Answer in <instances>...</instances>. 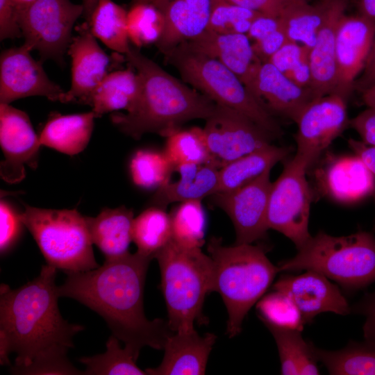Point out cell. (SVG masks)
<instances>
[{"label": "cell", "mask_w": 375, "mask_h": 375, "mask_svg": "<svg viewBox=\"0 0 375 375\" xmlns=\"http://www.w3.org/2000/svg\"><path fill=\"white\" fill-rule=\"evenodd\" d=\"M152 259L138 251H128L105 259L96 269L65 273L64 283L57 289L60 297L75 299L98 313L136 360L144 347L163 349L174 333L168 321H151L144 315V289Z\"/></svg>", "instance_id": "obj_1"}, {"label": "cell", "mask_w": 375, "mask_h": 375, "mask_svg": "<svg viewBox=\"0 0 375 375\" xmlns=\"http://www.w3.org/2000/svg\"><path fill=\"white\" fill-rule=\"evenodd\" d=\"M56 274L57 269L47 264L37 277L17 289L1 284L0 362L10 371L67 358L73 337L85 328L62 317Z\"/></svg>", "instance_id": "obj_2"}, {"label": "cell", "mask_w": 375, "mask_h": 375, "mask_svg": "<svg viewBox=\"0 0 375 375\" xmlns=\"http://www.w3.org/2000/svg\"><path fill=\"white\" fill-rule=\"evenodd\" d=\"M125 57L136 69L140 91L128 111L113 113L110 119L126 135L135 140L147 133L167 138L184 123L206 120L213 112L215 102L169 74L140 49L131 47Z\"/></svg>", "instance_id": "obj_3"}, {"label": "cell", "mask_w": 375, "mask_h": 375, "mask_svg": "<svg viewBox=\"0 0 375 375\" xmlns=\"http://www.w3.org/2000/svg\"><path fill=\"white\" fill-rule=\"evenodd\" d=\"M207 249L213 262L212 292L219 293L226 306L228 315L226 333L232 338L241 332L247 312L279 271L259 245L227 247L219 238H212Z\"/></svg>", "instance_id": "obj_4"}, {"label": "cell", "mask_w": 375, "mask_h": 375, "mask_svg": "<svg viewBox=\"0 0 375 375\" xmlns=\"http://www.w3.org/2000/svg\"><path fill=\"white\" fill-rule=\"evenodd\" d=\"M297 250L278 264L279 272L315 271L348 290L375 282V236L371 233L338 237L320 231Z\"/></svg>", "instance_id": "obj_5"}, {"label": "cell", "mask_w": 375, "mask_h": 375, "mask_svg": "<svg viewBox=\"0 0 375 375\" xmlns=\"http://www.w3.org/2000/svg\"><path fill=\"white\" fill-rule=\"evenodd\" d=\"M173 332L192 331L201 317L206 295L212 292L213 262L201 248H187L172 239L154 256Z\"/></svg>", "instance_id": "obj_6"}, {"label": "cell", "mask_w": 375, "mask_h": 375, "mask_svg": "<svg viewBox=\"0 0 375 375\" xmlns=\"http://www.w3.org/2000/svg\"><path fill=\"white\" fill-rule=\"evenodd\" d=\"M183 79L217 104L244 115L274 138L282 130L240 78L219 60L179 44L165 53Z\"/></svg>", "instance_id": "obj_7"}, {"label": "cell", "mask_w": 375, "mask_h": 375, "mask_svg": "<svg viewBox=\"0 0 375 375\" xmlns=\"http://www.w3.org/2000/svg\"><path fill=\"white\" fill-rule=\"evenodd\" d=\"M24 206L21 220L33 235L47 265L65 273L86 272L100 266L94 258L85 218L76 209Z\"/></svg>", "instance_id": "obj_8"}, {"label": "cell", "mask_w": 375, "mask_h": 375, "mask_svg": "<svg viewBox=\"0 0 375 375\" xmlns=\"http://www.w3.org/2000/svg\"><path fill=\"white\" fill-rule=\"evenodd\" d=\"M83 4L70 0H35L17 10V22L24 44L38 51L41 61L65 65V54L72 40V29L83 14Z\"/></svg>", "instance_id": "obj_9"}, {"label": "cell", "mask_w": 375, "mask_h": 375, "mask_svg": "<svg viewBox=\"0 0 375 375\" xmlns=\"http://www.w3.org/2000/svg\"><path fill=\"white\" fill-rule=\"evenodd\" d=\"M308 165L294 157L284 166L272 183L267 210V226L290 239L297 249L312 235L308 222L312 193L306 178Z\"/></svg>", "instance_id": "obj_10"}, {"label": "cell", "mask_w": 375, "mask_h": 375, "mask_svg": "<svg viewBox=\"0 0 375 375\" xmlns=\"http://www.w3.org/2000/svg\"><path fill=\"white\" fill-rule=\"evenodd\" d=\"M203 128L212 163L218 169L272 144L274 138L249 117L216 103Z\"/></svg>", "instance_id": "obj_11"}, {"label": "cell", "mask_w": 375, "mask_h": 375, "mask_svg": "<svg viewBox=\"0 0 375 375\" xmlns=\"http://www.w3.org/2000/svg\"><path fill=\"white\" fill-rule=\"evenodd\" d=\"M347 100L336 93L315 98L296 120L295 156L305 161L309 167L349 126Z\"/></svg>", "instance_id": "obj_12"}, {"label": "cell", "mask_w": 375, "mask_h": 375, "mask_svg": "<svg viewBox=\"0 0 375 375\" xmlns=\"http://www.w3.org/2000/svg\"><path fill=\"white\" fill-rule=\"evenodd\" d=\"M272 169L249 183L230 192L210 196L214 205L231 219L236 234L235 244H252L267 231V210L272 183Z\"/></svg>", "instance_id": "obj_13"}, {"label": "cell", "mask_w": 375, "mask_h": 375, "mask_svg": "<svg viewBox=\"0 0 375 375\" xmlns=\"http://www.w3.org/2000/svg\"><path fill=\"white\" fill-rule=\"evenodd\" d=\"M24 44L2 51L0 57V103L42 96L61 101L64 91L46 74L42 61L35 60Z\"/></svg>", "instance_id": "obj_14"}, {"label": "cell", "mask_w": 375, "mask_h": 375, "mask_svg": "<svg viewBox=\"0 0 375 375\" xmlns=\"http://www.w3.org/2000/svg\"><path fill=\"white\" fill-rule=\"evenodd\" d=\"M0 144L4 160L0 176L8 183H17L25 176V166L38 167L40 136L35 133L28 115L10 104L0 103Z\"/></svg>", "instance_id": "obj_15"}, {"label": "cell", "mask_w": 375, "mask_h": 375, "mask_svg": "<svg viewBox=\"0 0 375 375\" xmlns=\"http://www.w3.org/2000/svg\"><path fill=\"white\" fill-rule=\"evenodd\" d=\"M375 20L360 15L341 17L335 40L337 83L335 93L346 99L354 90L362 73L374 40Z\"/></svg>", "instance_id": "obj_16"}, {"label": "cell", "mask_w": 375, "mask_h": 375, "mask_svg": "<svg viewBox=\"0 0 375 375\" xmlns=\"http://www.w3.org/2000/svg\"><path fill=\"white\" fill-rule=\"evenodd\" d=\"M77 31L67 50L72 59L71 86L60 102L89 105L94 90L109 73L110 58L90 33L88 24Z\"/></svg>", "instance_id": "obj_17"}, {"label": "cell", "mask_w": 375, "mask_h": 375, "mask_svg": "<svg viewBox=\"0 0 375 375\" xmlns=\"http://www.w3.org/2000/svg\"><path fill=\"white\" fill-rule=\"evenodd\" d=\"M272 288L291 298L299 308L304 324L312 322L321 312L346 315L351 311L338 286L315 271L306 270L298 276L283 275Z\"/></svg>", "instance_id": "obj_18"}, {"label": "cell", "mask_w": 375, "mask_h": 375, "mask_svg": "<svg viewBox=\"0 0 375 375\" xmlns=\"http://www.w3.org/2000/svg\"><path fill=\"white\" fill-rule=\"evenodd\" d=\"M248 90L270 115L294 122L315 99L310 89L299 86L269 62L259 65Z\"/></svg>", "instance_id": "obj_19"}, {"label": "cell", "mask_w": 375, "mask_h": 375, "mask_svg": "<svg viewBox=\"0 0 375 375\" xmlns=\"http://www.w3.org/2000/svg\"><path fill=\"white\" fill-rule=\"evenodd\" d=\"M216 0H156L165 19L162 37L156 43L164 54L207 31Z\"/></svg>", "instance_id": "obj_20"}, {"label": "cell", "mask_w": 375, "mask_h": 375, "mask_svg": "<svg viewBox=\"0 0 375 375\" xmlns=\"http://www.w3.org/2000/svg\"><path fill=\"white\" fill-rule=\"evenodd\" d=\"M180 44L219 60L234 72L247 89L262 63L247 34H224L207 30L200 36Z\"/></svg>", "instance_id": "obj_21"}, {"label": "cell", "mask_w": 375, "mask_h": 375, "mask_svg": "<svg viewBox=\"0 0 375 375\" xmlns=\"http://www.w3.org/2000/svg\"><path fill=\"white\" fill-rule=\"evenodd\" d=\"M320 188L342 203L358 201L375 192V179L356 154L333 157L318 174Z\"/></svg>", "instance_id": "obj_22"}, {"label": "cell", "mask_w": 375, "mask_h": 375, "mask_svg": "<svg viewBox=\"0 0 375 375\" xmlns=\"http://www.w3.org/2000/svg\"><path fill=\"white\" fill-rule=\"evenodd\" d=\"M219 170L212 163L172 165L168 178L157 188L149 206L165 209L172 203L210 197L218 190Z\"/></svg>", "instance_id": "obj_23"}, {"label": "cell", "mask_w": 375, "mask_h": 375, "mask_svg": "<svg viewBox=\"0 0 375 375\" xmlns=\"http://www.w3.org/2000/svg\"><path fill=\"white\" fill-rule=\"evenodd\" d=\"M216 338L212 333L201 336L194 329L174 332L166 340L161 363L145 372L149 375L204 374Z\"/></svg>", "instance_id": "obj_24"}, {"label": "cell", "mask_w": 375, "mask_h": 375, "mask_svg": "<svg viewBox=\"0 0 375 375\" xmlns=\"http://www.w3.org/2000/svg\"><path fill=\"white\" fill-rule=\"evenodd\" d=\"M344 0H335L322 26L315 42L310 48L309 62L311 90L315 98L335 93L337 83L335 53L336 32L341 17L344 15Z\"/></svg>", "instance_id": "obj_25"}, {"label": "cell", "mask_w": 375, "mask_h": 375, "mask_svg": "<svg viewBox=\"0 0 375 375\" xmlns=\"http://www.w3.org/2000/svg\"><path fill=\"white\" fill-rule=\"evenodd\" d=\"M92 241L105 259L115 258L128 251L132 241L133 212L124 206L104 208L96 217H85Z\"/></svg>", "instance_id": "obj_26"}, {"label": "cell", "mask_w": 375, "mask_h": 375, "mask_svg": "<svg viewBox=\"0 0 375 375\" xmlns=\"http://www.w3.org/2000/svg\"><path fill=\"white\" fill-rule=\"evenodd\" d=\"M94 118L93 111L73 115L54 114L40 135V142L67 155H76L85 149L90 140Z\"/></svg>", "instance_id": "obj_27"}, {"label": "cell", "mask_w": 375, "mask_h": 375, "mask_svg": "<svg viewBox=\"0 0 375 375\" xmlns=\"http://www.w3.org/2000/svg\"><path fill=\"white\" fill-rule=\"evenodd\" d=\"M289 153V149L271 144L230 162L219 170L217 192H230L249 183Z\"/></svg>", "instance_id": "obj_28"}, {"label": "cell", "mask_w": 375, "mask_h": 375, "mask_svg": "<svg viewBox=\"0 0 375 375\" xmlns=\"http://www.w3.org/2000/svg\"><path fill=\"white\" fill-rule=\"evenodd\" d=\"M140 91L137 72L128 68L109 72L92 94L89 106L96 117L105 113L125 110L134 105Z\"/></svg>", "instance_id": "obj_29"}, {"label": "cell", "mask_w": 375, "mask_h": 375, "mask_svg": "<svg viewBox=\"0 0 375 375\" xmlns=\"http://www.w3.org/2000/svg\"><path fill=\"white\" fill-rule=\"evenodd\" d=\"M262 322L270 331L276 341L281 360V374H319L314 345L303 340L301 331Z\"/></svg>", "instance_id": "obj_30"}, {"label": "cell", "mask_w": 375, "mask_h": 375, "mask_svg": "<svg viewBox=\"0 0 375 375\" xmlns=\"http://www.w3.org/2000/svg\"><path fill=\"white\" fill-rule=\"evenodd\" d=\"M335 1L310 5L307 0H298L290 5L279 17L289 40L311 48Z\"/></svg>", "instance_id": "obj_31"}, {"label": "cell", "mask_w": 375, "mask_h": 375, "mask_svg": "<svg viewBox=\"0 0 375 375\" xmlns=\"http://www.w3.org/2000/svg\"><path fill=\"white\" fill-rule=\"evenodd\" d=\"M127 11L112 0H99L88 24L90 33L111 50L124 54L130 51Z\"/></svg>", "instance_id": "obj_32"}, {"label": "cell", "mask_w": 375, "mask_h": 375, "mask_svg": "<svg viewBox=\"0 0 375 375\" xmlns=\"http://www.w3.org/2000/svg\"><path fill=\"white\" fill-rule=\"evenodd\" d=\"M314 352L330 374L375 375V344L351 341L338 351H326L314 346Z\"/></svg>", "instance_id": "obj_33"}, {"label": "cell", "mask_w": 375, "mask_h": 375, "mask_svg": "<svg viewBox=\"0 0 375 375\" xmlns=\"http://www.w3.org/2000/svg\"><path fill=\"white\" fill-rule=\"evenodd\" d=\"M131 234L137 251L154 258L172 239L170 215L164 208L149 206L133 219Z\"/></svg>", "instance_id": "obj_34"}, {"label": "cell", "mask_w": 375, "mask_h": 375, "mask_svg": "<svg viewBox=\"0 0 375 375\" xmlns=\"http://www.w3.org/2000/svg\"><path fill=\"white\" fill-rule=\"evenodd\" d=\"M172 239L187 248H201L204 244L206 217L201 200H190L181 203L169 215Z\"/></svg>", "instance_id": "obj_35"}, {"label": "cell", "mask_w": 375, "mask_h": 375, "mask_svg": "<svg viewBox=\"0 0 375 375\" xmlns=\"http://www.w3.org/2000/svg\"><path fill=\"white\" fill-rule=\"evenodd\" d=\"M126 24L129 41L138 49L156 44L165 28L163 14L153 2L133 1Z\"/></svg>", "instance_id": "obj_36"}, {"label": "cell", "mask_w": 375, "mask_h": 375, "mask_svg": "<svg viewBox=\"0 0 375 375\" xmlns=\"http://www.w3.org/2000/svg\"><path fill=\"white\" fill-rule=\"evenodd\" d=\"M119 341L117 337L111 335L106 342V351L103 353L80 358L79 362L85 365L83 374H147L138 367L137 360L132 353L125 347L122 348Z\"/></svg>", "instance_id": "obj_37"}, {"label": "cell", "mask_w": 375, "mask_h": 375, "mask_svg": "<svg viewBox=\"0 0 375 375\" xmlns=\"http://www.w3.org/2000/svg\"><path fill=\"white\" fill-rule=\"evenodd\" d=\"M166 138L163 152L172 165L212 163L203 128L197 126L179 128Z\"/></svg>", "instance_id": "obj_38"}, {"label": "cell", "mask_w": 375, "mask_h": 375, "mask_svg": "<svg viewBox=\"0 0 375 375\" xmlns=\"http://www.w3.org/2000/svg\"><path fill=\"white\" fill-rule=\"evenodd\" d=\"M172 165L164 153L139 150L133 156L130 171L133 183L141 188H159L167 180Z\"/></svg>", "instance_id": "obj_39"}, {"label": "cell", "mask_w": 375, "mask_h": 375, "mask_svg": "<svg viewBox=\"0 0 375 375\" xmlns=\"http://www.w3.org/2000/svg\"><path fill=\"white\" fill-rule=\"evenodd\" d=\"M259 318L276 326L301 331L305 324L301 314L286 294L275 292L264 296L257 303Z\"/></svg>", "instance_id": "obj_40"}, {"label": "cell", "mask_w": 375, "mask_h": 375, "mask_svg": "<svg viewBox=\"0 0 375 375\" xmlns=\"http://www.w3.org/2000/svg\"><path fill=\"white\" fill-rule=\"evenodd\" d=\"M260 15L225 0H216L207 30L224 34H247L253 21Z\"/></svg>", "instance_id": "obj_41"}, {"label": "cell", "mask_w": 375, "mask_h": 375, "mask_svg": "<svg viewBox=\"0 0 375 375\" xmlns=\"http://www.w3.org/2000/svg\"><path fill=\"white\" fill-rule=\"evenodd\" d=\"M20 214L6 201L0 203V252L1 256L8 253L18 242L22 233L23 222Z\"/></svg>", "instance_id": "obj_42"}, {"label": "cell", "mask_w": 375, "mask_h": 375, "mask_svg": "<svg viewBox=\"0 0 375 375\" xmlns=\"http://www.w3.org/2000/svg\"><path fill=\"white\" fill-rule=\"evenodd\" d=\"M310 48L299 43L288 41L269 60L284 74L294 69L302 58L309 53Z\"/></svg>", "instance_id": "obj_43"}, {"label": "cell", "mask_w": 375, "mask_h": 375, "mask_svg": "<svg viewBox=\"0 0 375 375\" xmlns=\"http://www.w3.org/2000/svg\"><path fill=\"white\" fill-rule=\"evenodd\" d=\"M22 36L17 22V8L13 0H0V39Z\"/></svg>", "instance_id": "obj_44"}, {"label": "cell", "mask_w": 375, "mask_h": 375, "mask_svg": "<svg viewBox=\"0 0 375 375\" xmlns=\"http://www.w3.org/2000/svg\"><path fill=\"white\" fill-rule=\"evenodd\" d=\"M262 15L280 17L283 12L298 0H225Z\"/></svg>", "instance_id": "obj_45"}, {"label": "cell", "mask_w": 375, "mask_h": 375, "mask_svg": "<svg viewBox=\"0 0 375 375\" xmlns=\"http://www.w3.org/2000/svg\"><path fill=\"white\" fill-rule=\"evenodd\" d=\"M288 41L290 40L281 26L261 40L252 43V46L259 60L265 62Z\"/></svg>", "instance_id": "obj_46"}, {"label": "cell", "mask_w": 375, "mask_h": 375, "mask_svg": "<svg viewBox=\"0 0 375 375\" xmlns=\"http://www.w3.org/2000/svg\"><path fill=\"white\" fill-rule=\"evenodd\" d=\"M352 311L365 316L363 326L365 340L375 344V291L367 294L353 306Z\"/></svg>", "instance_id": "obj_47"}, {"label": "cell", "mask_w": 375, "mask_h": 375, "mask_svg": "<svg viewBox=\"0 0 375 375\" xmlns=\"http://www.w3.org/2000/svg\"><path fill=\"white\" fill-rule=\"evenodd\" d=\"M349 126L360 135L362 141L375 146V108H367L349 119Z\"/></svg>", "instance_id": "obj_48"}, {"label": "cell", "mask_w": 375, "mask_h": 375, "mask_svg": "<svg viewBox=\"0 0 375 375\" xmlns=\"http://www.w3.org/2000/svg\"><path fill=\"white\" fill-rule=\"evenodd\" d=\"M280 26L279 17L261 14L253 21L247 35L253 43L261 40Z\"/></svg>", "instance_id": "obj_49"}, {"label": "cell", "mask_w": 375, "mask_h": 375, "mask_svg": "<svg viewBox=\"0 0 375 375\" xmlns=\"http://www.w3.org/2000/svg\"><path fill=\"white\" fill-rule=\"evenodd\" d=\"M348 144L354 154L363 162L375 179V146L354 139H349Z\"/></svg>", "instance_id": "obj_50"}, {"label": "cell", "mask_w": 375, "mask_h": 375, "mask_svg": "<svg viewBox=\"0 0 375 375\" xmlns=\"http://www.w3.org/2000/svg\"><path fill=\"white\" fill-rule=\"evenodd\" d=\"M309 53L302 58L294 69L285 75L299 86L311 90Z\"/></svg>", "instance_id": "obj_51"}, {"label": "cell", "mask_w": 375, "mask_h": 375, "mask_svg": "<svg viewBox=\"0 0 375 375\" xmlns=\"http://www.w3.org/2000/svg\"><path fill=\"white\" fill-rule=\"evenodd\" d=\"M375 84V38L360 77L356 81L354 89L362 92Z\"/></svg>", "instance_id": "obj_52"}, {"label": "cell", "mask_w": 375, "mask_h": 375, "mask_svg": "<svg viewBox=\"0 0 375 375\" xmlns=\"http://www.w3.org/2000/svg\"><path fill=\"white\" fill-rule=\"evenodd\" d=\"M359 15L375 20V0H356Z\"/></svg>", "instance_id": "obj_53"}, {"label": "cell", "mask_w": 375, "mask_h": 375, "mask_svg": "<svg viewBox=\"0 0 375 375\" xmlns=\"http://www.w3.org/2000/svg\"><path fill=\"white\" fill-rule=\"evenodd\" d=\"M361 93L363 103L367 107L375 108V84L362 90Z\"/></svg>", "instance_id": "obj_54"}, {"label": "cell", "mask_w": 375, "mask_h": 375, "mask_svg": "<svg viewBox=\"0 0 375 375\" xmlns=\"http://www.w3.org/2000/svg\"><path fill=\"white\" fill-rule=\"evenodd\" d=\"M98 1L99 0H83V5L84 8L83 15L86 17L87 21L89 19Z\"/></svg>", "instance_id": "obj_55"}, {"label": "cell", "mask_w": 375, "mask_h": 375, "mask_svg": "<svg viewBox=\"0 0 375 375\" xmlns=\"http://www.w3.org/2000/svg\"><path fill=\"white\" fill-rule=\"evenodd\" d=\"M17 10L26 7L35 1V0H13Z\"/></svg>", "instance_id": "obj_56"}, {"label": "cell", "mask_w": 375, "mask_h": 375, "mask_svg": "<svg viewBox=\"0 0 375 375\" xmlns=\"http://www.w3.org/2000/svg\"><path fill=\"white\" fill-rule=\"evenodd\" d=\"M156 0H133V1L153 2Z\"/></svg>", "instance_id": "obj_57"}, {"label": "cell", "mask_w": 375, "mask_h": 375, "mask_svg": "<svg viewBox=\"0 0 375 375\" xmlns=\"http://www.w3.org/2000/svg\"><path fill=\"white\" fill-rule=\"evenodd\" d=\"M322 1H333V0H321Z\"/></svg>", "instance_id": "obj_58"}, {"label": "cell", "mask_w": 375, "mask_h": 375, "mask_svg": "<svg viewBox=\"0 0 375 375\" xmlns=\"http://www.w3.org/2000/svg\"><path fill=\"white\" fill-rule=\"evenodd\" d=\"M373 196H374V201H375V192H374Z\"/></svg>", "instance_id": "obj_59"}]
</instances>
